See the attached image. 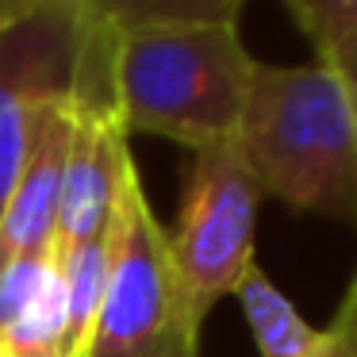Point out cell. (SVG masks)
<instances>
[{"label":"cell","mask_w":357,"mask_h":357,"mask_svg":"<svg viewBox=\"0 0 357 357\" xmlns=\"http://www.w3.org/2000/svg\"><path fill=\"white\" fill-rule=\"evenodd\" d=\"M238 146L261 196L357 227V127L331 66L257 62Z\"/></svg>","instance_id":"cell-1"},{"label":"cell","mask_w":357,"mask_h":357,"mask_svg":"<svg viewBox=\"0 0 357 357\" xmlns=\"http://www.w3.org/2000/svg\"><path fill=\"white\" fill-rule=\"evenodd\" d=\"M254 66L238 24L127 27L116 62L123 131L173 139L192 154L238 139Z\"/></svg>","instance_id":"cell-2"},{"label":"cell","mask_w":357,"mask_h":357,"mask_svg":"<svg viewBox=\"0 0 357 357\" xmlns=\"http://www.w3.org/2000/svg\"><path fill=\"white\" fill-rule=\"evenodd\" d=\"M200 319L177 284L165 227L127 158L112 211V257L85 357H200Z\"/></svg>","instance_id":"cell-3"},{"label":"cell","mask_w":357,"mask_h":357,"mask_svg":"<svg viewBox=\"0 0 357 357\" xmlns=\"http://www.w3.org/2000/svg\"><path fill=\"white\" fill-rule=\"evenodd\" d=\"M119 31L93 0H81L77 58L70 77V150H66L62 208H58L54 250L104 238L123 165L131 158L119 112Z\"/></svg>","instance_id":"cell-4"},{"label":"cell","mask_w":357,"mask_h":357,"mask_svg":"<svg viewBox=\"0 0 357 357\" xmlns=\"http://www.w3.org/2000/svg\"><path fill=\"white\" fill-rule=\"evenodd\" d=\"M257 208L261 185L250 173L238 139L196 150L177 223L165 231V250L200 323L223 296H234L238 280L254 265Z\"/></svg>","instance_id":"cell-5"},{"label":"cell","mask_w":357,"mask_h":357,"mask_svg":"<svg viewBox=\"0 0 357 357\" xmlns=\"http://www.w3.org/2000/svg\"><path fill=\"white\" fill-rule=\"evenodd\" d=\"M77 31L81 0H31L24 16L0 27V215L24 162L35 100L70 89Z\"/></svg>","instance_id":"cell-6"},{"label":"cell","mask_w":357,"mask_h":357,"mask_svg":"<svg viewBox=\"0 0 357 357\" xmlns=\"http://www.w3.org/2000/svg\"><path fill=\"white\" fill-rule=\"evenodd\" d=\"M66 150H70V89L35 100L16 185L0 215V261L54 250L62 208Z\"/></svg>","instance_id":"cell-7"},{"label":"cell","mask_w":357,"mask_h":357,"mask_svg":"<svg viewBox=\"0 0 357 357\" xmlns=\"http://www.w3.org/2000/svg\"><path fill=\"white\" fill-rule=\"evenodd\" d=\"M0 357H73L54 250L0 261Z\"/></svg>","instance_id":"cell-8"},{"label":"cell","mask_w":357,"mask_h":357,"mask_svg":"<svg viewBox=\"0 0 357 357\" xmlns=\"http://www.w3.org/2000/svg\"><path fill=\"white\" fill-rule=\"evenodd\" d=\"M242 303V315H246L254 342L261 349V357H338L331 331H319L307 319L296 311V303L273 284L261 273V265H250L246 277L234 288Z\"/></svg>","instance_id":"cell-9"},{"label":"cell","mask_w":357,"mask_h":357,"mask_svg":"<svg viewBox=\"0 0 357 357\" xmlns=\"http://www.w3.org/2000/svg\"><path fill=\"white\" fill-rule=\"evenodd\" d=\"M108 257H112V231L104 238L81 242V246L54 250L58 273H62V292H66V323H70L73 357H85L89 338H93L104 280H108Z\"/></svg>","instance_id":"cell-10"},{"label":"cell","mask_w":357,"mask_h":357,"mask_svg":"<svg viewBox=\"0 0 357 357\" xmlns=\"http://www.w3.org/2000/svg\"><path fill=\"white\" fill-rule=\"evenodd\" d=\"M112 27H162V24H238L242 0H93Z\"/></svg>","instance_id":"cell-11"},{"label":"cell","mask_w":357,"mask_h":357,"mask_svg":"<svg viewBox=\"0 0 357 357\" xmlns=\"http://www.w3.org/2000/svg\"><path fill=\"white\" fill-rule=\"evenodd\" d=\"M288 16L311 39L319 62L357 39V0H292Z\"/></svg>","instance_id":"cell-12"},{"label":"cell","mask_w":357,"mask_h":357,"mask_svg":"<svg viewBox=\"0 0 357 357\" xmlns=\"http://www.w3.org/2000/svg\"><path fill=\"white\" fill-rule=\"evenodd\" d=\"M326 331H331L334 346H338V357H357V284H349L346 300H342L338 315H334V323Z\"/></svg>","instance_id":"cell-13"},{"label":"cell","mask_w":357,"mask_h":357,"mask_svg":"<svg viewBox=\"0 0 357 357\" xmlns=\"http://www.w3.org/2000/svg\"><path fill=\"white\" fill-rule=\"evenodd\" d=\"M323 66H331L338 73L342 89H346V100H349V116H354V127H357V39L346 43L342 50H334L331 58H323Z\"/></svg>","instance_id":"cell-14"},{"label":"cell","mask_w":357,"mask_h":357,"mask_svg":"<svg viewBox=\"0 0 357 357\" xmlns=\"http://www.w3.org/2000/svg\"><path fill=\"white\" fill-rule=\"evenodd\" d=\"M27 8H31V0H0V27L12 24V20H20Z\"/></svg>","instance_id":"cell-15"},{"label":"cell","mask_w":357,"mask_h":357,"mask_svg":"<svg viewBox=\"0 0 357 357\" xmlns=\"http://www.w3.org/2000/svg\"><path fill=\"white\" fill-rule=\"evenodd\" d=\"M349 284H357V273H354V280H349Z\"/></svg>","instance_id":"cell-16"}]
</instances>
